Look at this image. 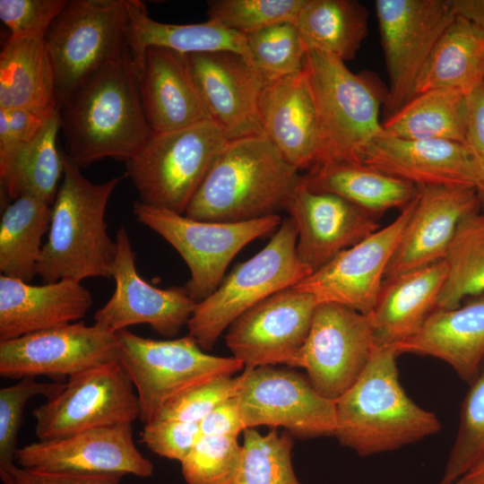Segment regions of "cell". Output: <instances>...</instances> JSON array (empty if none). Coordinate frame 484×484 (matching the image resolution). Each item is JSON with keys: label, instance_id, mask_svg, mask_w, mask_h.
<instances>
[{"label": "cell", "instance_id": "obj_1", "mask_svg": "<svg viewBox=\"0 0 484 484\" xmlns=\"http://www.w3.org/2000/svg\"><path fill=\"white\" fill-rule=\"evenodd\" d=\"M59 116L64 151L80 168L134 156L152 131L130 52L85 78L59 105Z\"/></svg>", "mask_w": 484, "mask_h": 484}, {"label": "cell", "instance_id": "obj_2", "mask_svg": "<svg viewBox=\"0 0 484 484\" xmlns=\"http://www.w3.org/2000/svg\"><path fill=\"white\" fill-rule=\"evenodd\" d=\"M264 134L229 140L194 193L185 215L199 220L243 222L285 210L301 181Z\"/></svg>", "mask_w": 484, "mask_h": 484}, {"label": "cell", "instance_id": "obj_3", "mask_svg": "<svg viewBox=\"0 0 484 484\" xmlns=\"http://www.w3.org/2000/svg\"><path fill=\"white\" fill-rule=\"evenodd\" d=\"M397 356L393 347H376L361 375L335 401L334 436L360 456L394 451L441 429L436 414L405 393Z\"/></svg>", "mask_w": 484, "mask_h": 484}, {"label": "cell", "instance_id": "obj_4", "mask_svg": "<svg viewBox=\"0 0 484 484\" xmlns=\"http://www.w3.org/2000/svg\"><path fill=\"white\" fill-rule=\"evenodd\" d=\"M61 154L64 177L52 204L37 275L45 283L110 278L117 243L108 233L105 215L108 200L124 177L95 184L82 175V168L64 149Z\"/></svg>", "mask_w": 484, "mask_h": 484}, {"label": "cell", "instance_id": "obj_5", "mask_svg": "<svg viewBox=\"0 0 484 484\" xmlns=\"http://www.w3.org/2000/svg\"><path fill=\"white\" fill-rule=\"evenodd\" d=\"M303 72L319 120V153L315 166L330 161L361 162L365 147L385 134L379 114L387 92L370 74L355 73L341 59L319 50L306 51Z\"/></svg>", "mask_w": 484, "mask_h": 484}, {"label": "cell", "instance_id": "obj_6", "mask_svg": "<svg viewBox=\"0 0 484 484\" xmlns=\"http://www.w3.org/2000/svg\"><path fill=\"white\" fill-rule=\"evenodd\" d=\"M296 224L288 217L261 251L238 264L213 293L196 303L186 326L204 351L246 310L312 273L298 256Z\"/></svg>", "mask_w": 484, "mask_h": 484}, {"label": "cell", "instance_id": "obj_7", "mask_svg": "<svg viewBox=\"0 0 484 484\" xmlns=\"http://www.w3.org/2000/svg\"><path fill=\"white\" fill-rule=\"evenodd\" d=\"M229 139L211 119L178 130L154 133L125 161L139 202L179 214Z\"/></svg>", "mask_w": 484, "mask_h": 484}, {"label": "cell", "instance_id": "obj_8", "mask_svg": "<svg viewBox=\"0 0 484 484\" xmlns=\"http://www.w3.org/2000/svg\"><path fill=\"white\" fill-rule=\"evenodd\" d=\"M116 335L117 361L136 391L139 419L143 425L154 421L163 406L186 389L245 368L232 356L206 353L189 334L153 340L125 329Z\"/></svg>", "mask_w": 484, "mask_h": 484}, {"label": "cell", "instance_id": "obj_9", "mask_svg": "<svg viewBox=\"0 0 484 484\" xmlns=\"http://www.w3.org/2000/svg\"><path fill=\"white\" fill-rule=\"evenodd\" d=\"M128 0H69L46 34L59 105L90 74L129 53Z\"/></svg>", "mask_w": 484, "mask_h": 484}, {"label": "cell", "instance_id": "obj_10", "mask_svg": "<svg viewBox=\"0 0 484 484\" xmlns=\"http://www.w3.org/2000/svg\"><path fill=\"white\" fill-rule=\"evenodd\" d=\"M133 212L139 223L163 238L184 259L190 272L184 288L196 302L216 290L229 264L246 245L281 223L278 214L243 222L199 220L139 201Z\"/></svg>", "mask_w": 484, "mask_h": 484}, {"label": "cell", "instance_id": "obj_11", "mask_svg": "<svg viewBox=\"0 0 484 484\" xmlns=\"http://www.w3.org/2000/svg\"><path fill=\"white\" fill-rule=\"evenodd\" d=\"M39 441L65 438L89 429L133 424L139 418L134 385L118 361L75 375L62 390L33 410Z\"/></svg>", "mask_w": 484, "mask_h": 484}, {"label": "cell", "instance_id": "obj_12", "mask_svg": "<svg viewBox=\"0 0 484 484\" xmlns=\"http://www.w3.org/2000/svg\"><path fill=\"white\" fill-rule=\"evenodd\" d=\"M389 88L386 117L413 96L434 47L454 19L450 0H376Z\"/></svg>", "mask_w": 484, "mask_h": 484}, {"label": "cell", "instance_id": "obj_13", "mask_svg": "<svg viewBox=\"0 0 484 484\" xmlns=\"http://www.w3.org/2000/svg\"><path fill=\"white\" fill-rule=\"evenodd\" d=\"M238 400L246 428L282 427L299 438L334 436L335 401L322 396L307 376L275 366L245 367Z\"/></svg>", "mask_w": 484, "mask_h": 484}, {"label": "cell", "instance_id": "obj_14", "mask_svg": "<svg viewBox=\"0 0 484 484\" xmlns=\"http://www.w3.org/2000/svg\"><path fill=\"white\" fill-rule=\"evenodd\" d=\"M376 347L367 315L320 303L303 347L288 367L305 369L314 388L336 401L361 375Z\"/></svg>", "mask_w": 484, "mask_h": 484}, {"label": "cell", "instance_id": "obj_15", "mask_svg": "<svg viewBox=\"0 0 484 484\" xmlns=\"http://www.w3.org/2000/svg\"><path fill=\"white\" fill-rule=\"evenodd\" d=\"M113 361H117L116 333L96 323L76 322L0 341L4 378L68 379Z\"/></svg>", "mask_w": 484, "mask_h": 484}, {"label": "cell", "instance_id": "obj_16", "mask_svg": "<svg viewBox=\"0 0 484 484\" xmlns=\"http://www.w3.org/2000/svg\"><path fill=\"white\" fill-rule=\"evenodd\" d=\"M416 197L391 223L343 250L293 288L311 294L318 304L334 303L368 315L412 214Z\"/></svg>", "mask_w": 484, "mask_h": 484}, {"label": "cell", "instance_id": "obj_17", "mask_svg": "<svg viewBox=\"0 0 484 484\" xmlns=\"http://www.w3.org/2000/svg\"><path fill=\"white\" fill-rule=\"evenodd\" d=\"M317 305L293 287L276 292L229 325L226 345L245 367L288 366L307 338Z\"/></svg>", "mask_w": 484, "mask_h": 484}, {"label": "cell", "instance_id": "obj_18", "mask_svg": "<svg viewBox=\"0 0 484 484\" xmlns=\"http://www.w3.org/2000/svg\"><path fill=\"white\" fill-rule=\"evenodd\" d=\"M115 240L117 251L110 278L116 288L107 303L96 311L95 323L114 333L144 324L162 336L177 335L187 324L197 302L184 287L159 289L142 278L125 227L117 229Z\"/></svg>", "mask_w": 484, "mask_h": 484}, {"label": "cell", "instance_id": "obj_19", "mask_svg": "<svg viewBox=\"0 0 484 484\" xmlns=\"http://www.w3.org/2000/svg\"><path fill=\"white\" fill-rule=\"evenodd\" d=\"M15 462L25 469L72 474H130L148 478L153 463L134 441L132 424L89 429L65 438L18 448Z\"/></svg>", "mask_w": 484, "mask_h": 484}, {"label": "cell", "instance_id": "obj_20", "mask_svg": "<svg viewBox=\"0 0 484 484\" xmlns=\"http://www.w3.org/2000/svg\"><path fill=\"white\" fill-rule=\"evenodd\" d=\"M186 59L210 119L229 140L263 134L258 100L272 79L234 52L188 54Z\"/></svg>", "mask_w": 484, "mask_h": 484}, {"label": "cell", "instance_id": "obj_21", "mask_svg": "<svg viewBox=\"0 0 484 484\" xmlns=\"http://www.w3.org/2000/svg\"><path fill=\"white\" fill-rule=\"evenodd\" d=\"M285 211L297 227L298 256L311 272L380 228L375 217L346 199L310 190L303 176Z\"/></svg>", "mask_w": 484, "mask_h": 484}, {"label": "cell", "instance_id": "obj_22", "mask_svg": "<svg viewBox=\"0 0 484 484\" xmlns=\"http://www.w3.org/2000/svg\"><path fill=\"white\" fill-rule=\"evenodd\" d=\"M361 163L418 187H472L480 177L465 143L447 140H406L385 134L374 138Z\"/></svg>", "mask_w": 484, "mask_h": 484}, {"label": "cell", "instance_id": "obj_23", "mask_svg": "<svg viewBox=\"0 0 484 484\" xmlns=\"http://www.w3.org/2000/svg\"><path fill=\"white\" fill-rule=\"evenodd\" d=\"M480 208L475 188L419 187L385 280L444 260L461 220Z\"/></svg>", "mask_w": 484, "mask_h": 484}, {"label": "cell", "instance_id": "obj_24", "mask_svg": "<svg viewBox=\"0 0 484 484\" xmlns=\"http://www.w3.org/2000/svg\"><path fill=\"white\" fill-rule=\"evenodd\" d=\"M258 117L263 134L298 170H309L317 163L318 113L303 70L266 82Z\"/></svg>", "mask_w": 484, "mask_h": 484}, {"label": "cell", "instance_id": "obj_25", "mask_svg": "<svg viewBox=\"0 0 484 484\" xmlns=\"http://www.w3.org/2000/svg\"><path fill=\"white\" fill-rule=\"evenodd\" d=\"M91 305V293L80 281L33 285L1 274L0 341L76 323Z\"/></svg>", "mask_w": 484, "mask_h": 484}, {"label": "cell", "instance_id": "obj_26", "mask_svg": "<svg viewBox=\"0 0 484 484\" xmlns=\"http://www.w3.org/2000/svg\"><path fill=\"white\" fill-rule=\"evenodd\" d=\"M138 79L143 109L152 132L178 130L210 119L186 55L160 47L148 48Z\"/></svg>", "mask_w": 484, "mask_h": 484}, {"label": "cell", "instance_id": "obj_27", "mask_svg": "<svg viewBox=\"0 0 484 484\" xmlns=\"http://www.w3.org/2000/svg\"><path fill=\"white\" fill-rule=\"evenodd\" d=\"M447 276L445 260L385 279L367 315L376 347L416 335L436 309Z\"/></svg>", "mask_w": 484, "mask_h": 484}, {"label": "cell", "instance_id": "obj_28", "mask_svg": "<svg viewBox=\"0 0 484 484\" xmlns=\"http://www.w3.org/2000/svg\"><path fill=\"white\" fill-rule=\"evenodd\" d=\"M398 355L431 356L471 383L484 361V294L452 309L436 308L413 337L393 346Z\"/></svg>", "mask_w": 484, "mask_h": 484}, {"label": "cell", "instance_id": "obj_29", "mask_svg": "<svg viewBox=\"0 0 484 484\" xmlns=\"http://www.w3.org/2000/svg\"><path fill=\"white\" fill-rule=\"evenodd\" d=\"M39 35H10L0 53V108H25L48 117L58 108L54 67Z\"/></svg>", "mask_w": 484, "mask_h": 484}, {"label": "cell", "instance_id": "obj_30", "mask_svg": "<svg viewBox=\"0 0 484 484\" xmlns=\"http://www.w3.org/2000/svg\"><path fill=\"white\" fill-rule=\"evenodd\" d=\"M60 127L58 108L30 141L0 146L1 194L6 200L30 195L53 204L64 177L56 146Z\"/></svg>", "mask_w": 484, "mask_h": 484}, {"label": "cell", "instance_id": "obj_31", "mask_svg": "<svg viewBox=\"0 0 484 484\" xmlns=\"http://www.w3.org/2000/svg\"><path fill=\"white\" fill-rule=\"evenodd\" d=\"M128 9L129 51L138 75L150 47L165 48L184 55L229 51L252 64L244 34L211 20L190 24L160 22L149 16L145 4L139 0H128Z\"/></svg>", "mask_w": 484, "mask_h": 484}, {"label": "cell", "instance_id": "obj_32", "mask_svg": "<svg viewBox=\"0 0 484 484\" xmlns=\"http://www.w3.org/2000/svg\"><path fill=\"white\" fill-rule=\"evenodd\" d=\"M303 181L310 190L337 194L373 217L392 209L402 210L419 193L413 184L361 162L319 164L303 176Z\"/></svg>", "mask_w": 484, "mask_h": 484}, {"label": "cell", "instance_id": "obj_33", "mask_svg": "<svg viewBox=\"0 0 484 484\" xmlns=\"http://www.w3.org/2000/svg\"><path fill=\"white\" fill-rule=\"evenodd\" d=\"M484 82V30L455 16L434 47L414 95L436 89L469 94Z\"/></svg>", "mask_w": 484, "mask_h": 484}, {"label": "cell", "instance_id": "obj_34", "mask_svg": "<svg viewBox=\"0 0 484 484\" xmlns=\"http://www.w3.org/2000/svg\"><path fill=\"white\" fill-rule=\"evenodd\" d=\"M368 11L355 0H304L295 25L306 51L351 60L367 36Z\"/></svg>", "mask_w": 484, "mask_h": 484}, {"label": "cell", "instance_id": "obj_35", "mask_svg": "<svg viewBox=\"0 0 484 484\" xmlns=\"http://www.w3.org/2000/svg\"><path fill=\"white\" fill-rule=\"evenodd\" d=\"M385 134L406 140L466 142L467 95L436 89L414 95L382 121Z\"/></svg>", "mask_w": 484, "mask_h": 484}, {"label": "cell", "instance_id": "obj_36", "mask_svg": "<svg viewBox=\"0 0 484 484\" xmlns=\"http://www.w3.org/2000/svg\"><path fill=\"white\" fill-rule=\"evenodd\" d=\"M52 204L30 195L4 206L0 222V272L2 275L30 283L48 232Z\"/></svg>", "mask_w": 484, "mask_h": 484}, {"label": "cell", "instance_id": "obj_37", "mask_svg": "<svg viewBox=\"0 0 484 484\" xmlns=\"http://www.w3.org/2000/svg\"><path fill=\"white\" fill-rule=\"evenodd\" d=\"M444 260L447 276L436 308H455L484 294V212L474 211L461 220Z\"/></svg>", "mask_w": 484, "mask_h": 484}, {"label": "cell", "instance_id": "obj_38", "mask_svg": "<svg viewBox=\"0 0 484 484\" xmlns=\"http://www.w3.org/2000/svg\"><path fill=\"white\" fill-rule=\"evenodd\" d=\"M241 461L232 484H300L291 462L292 437L272 428L262 435L255 428L243 431Z\"/></svg>", "mask_w": 484, "mask_h": 484}, {"label": "cell", "instance_id": "obj_39", "mask_svg": "<svg viewBox=\"0 0 484 484\" xmlns=\"http://www.w3.org/2000/svg\"><path fill=\"white\" fill-rule=\"evenodd\" d=\"M464 398L458 433L438 484H454L484 457V361Z\"/></svg>", "mask_w": 484, "mask_h": 484}, {"label": "cell", "instance_id": "obj_40", "mask_svg": "<svg viewBox=\"0 0 484 484\" xmlns=\"http://www.w3.org/2000/svg\"><path fill=\"white\" fill-rule=\"evenodd\" d=\"M253 65L269 79L303 70L306 48L293 22H280L246 35Z\"/></svg>", "mask_w": 484, "mask_h": 484}, {"label": "cell", "instance_id": "obj_41", "mask_svg": "<svg viewBox=\"0 0 484 484\" xmlns=\"http://www.w3.org/2000/svg\"><path fill=\"white\" fill-rule=\"evenodd\" d=\"M304 0H212L208 20L247 35L280 22L295 23Z\"/></svg>", "mask_w": 484, "mask_h": 484}, {"label": "cell", "instance_id": "obj_42", "mask_svg": "<svg viewBox=\"0 0 484 484\" xmlns=\"http://www.w3.org/2000/svg\"><path fill=\"white\" fill-rule=\"evenodd\" d=\"M238 437L203 435L180 462L186 484H232L239 469Z\"/></svg>", "mask_w": 484, "mask_h": 484}, {"label": "cell", "instance_id": "obj_43", "mask_svg": "<svg viewBox=\"0 0 484 484\" xmlns=\"http://www.w3.org/2000/svg\"><path fill=\"white\" fill-rule=\"evenodd\" d=\"M64 385L65 383H42L34 377H25L0 389V473L16 465L18 433L28 402L39 395L49 399L57 394Z\"/></svg>", "mask_w": 484, "mask_h": 484}, {"label": "cell", "instance_id": "obj_44", "mask_svg": "<svg viewBox=\"0 0 484 484\" xmlns=\"http://www.w3.org/2000/svg\"><path fill=\"white\" fill-rule=\"evenodd\" d=\"M242 382L238 376H221L197 384L169 401L155 420L200 423L216 407L238 394Z\"/></svg>", "mask_w": 484, "mask_h": 484}, {"label": "cell", "instance_id": "obj_45", "mask_svg": "<svg viewBox=\"0 0 484 484\" xmlns=\"http://www.w3.org/2000/svg\"><path fill=\"white\" fill-rule=\"evenodd\" d=\"M67 0H0V19L11 35L45 36Z\"/></svg>", "mask_w": 484, "mask_h": 484}, {"label": "cell", "instance_id": "obj_46", "mask_svg": "<svg viewBox=\"0 0 484 484\" xmlns=\"http://www.w3.org/2000/svg\"><path fill=\"white\" fill-rule=\"evenodd\" d=\"M201 436L199 423L154 420L143 425L141 442L152 453L181 462Z\"/></svg>", "mask_w": 484, "mask_h": 484}, {"label": "cell", "instance_id": "obj_47", "mask_svg": "<svg viewBox=\"0 0 484 484\" xmlns=\"http://www.w3.org/2000/svg\"><path fill=\"white\" fill-rule=\"evenodd\" d=\"M465 144L479 173L477 194L480 206L484 208V82L467 94Z\"/></svg>", "mask_w": 484, "mask_h": 484}, {"label": "cell", "instance_id": "obj_48", "mask_svg": "<svg viewBox=\"0 0 484 484\" xmlns=\"http://www.w3.org/2000/svg\"><path fill=\"white\" fill-rule=\"evenodd\" d=\"M125 475L118 473L105 474H72L34 471L14 465L12 469L0 473L3 484H120Z\"/></svg>", "mask_w": 484, "mask_h": 484}, {"label": "cell", "instance_id": "obj_49", "mask_svg": "<svg viewBox=\"0 0 484 484\" xmlns=\"http://www.w3.org/2000/svg\"><path fill=\"white\" fill-rule=\"evenodd\" d=\"M48 117L25 108H0V146L30 141Z\"/></svg>", "mask_w": 484, "mask_h": 484}, {"label": "cell", "instance_id": "obj_50", "mask_svg": "<svg viewBox=\"0 0 484 484\" xmlns=\"http://www.w3.org/2000/svg\"><path fill=\"white\" fill-rule=\"evenodd\" d=\"M199 424L203 435L238 437L246 429L238 396L221 402Z\"/></svg>", "mask_w": 484, "mask_h": 484}, {"label": "cell", "instance_id": "obj_51", "mask_svg": "<svg viewBox=\"0 0 484 484\" xmlns=\"http://www.w3.org/2000/svg\"><path fill=\"white\" fill-rule=\"evenodd\" d=\"M450 4L455 16L484 30V0H450Z\"/></svg>", "mask_w": 484, "mask_h": 484}, {"label": "cell", "instance_id": "obj_52", "mask_svg": "<svg viewBox=\"0 0 484 484\" xmlns=\"http://www.w3.org/2000/svg\"><path fill=\"white\" fill-rule=\"evenodd\" d=\"M454 484H484V457L461 476Z\"/></svg>", "mask_w": 484, "mask_h": 484}]
</instances>
